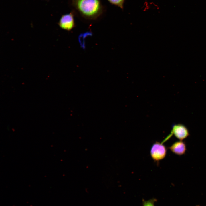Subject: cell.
I'll return each mask as SVG.
<instances>
[{
  "label": "cell",
  "instance_id": "cell-1",
  "mask_svg": "<svg viewBox=\"0 0 206 206\" xmlns=\"http://www.w3.org/2000/svg\"><path fill=\"white\" fill-rule=\"evenodd\" d=\"M71 5L74 13L88 21L98 20L105 11L101 0H71Z\"/></svg>",
  "mask_w": 206,
  "mask_h": 206
},
{
  "label": "cell",
  "instance_id": "cell-2",
  "mask_svg": "<svg viewBox=\"0 0 206 206\" xmlns=\"http://www.w3.org/2000/svg\"><path fill=\"white\" fill-rule=\"evenodd\" d=\"M163 143L157 142L152 146L150 151V155L155 161H158L162 160L166 156L167 149Z\"/></svg>",
  "mask_w": 206,
  "mask_h": 206
},
{
  "label": "cell",
  "instance_id": "cell-3",
  "mask_svg": "<svg viewBox=\"0 0 206 206\" xmlns=\"http://www.w3.org/2000/svg\"><path fill=\"white\" fill-rule=\"evenodd\" d=\"M74 13L72 11L70 13L62 15L58 22L60 27L63 29L70 31L75 27Z\"/></svg>",
  "mask_w": 206,
  "mask_h": 206
},
{
  "label": "cell",
  "instance_id": "cell-4",
  "mask_svg": "<svg viewBox=\"0 0 206 206\" xmlns=\"http://www.w3.org/2000/svg\"><path fill=\"white\" fill-rule=\"evenodd\" d=\"M173 134L177 138L182 140L187 138L189 133L188 129L185 126L181 124H177L172 126V130L169 135L171 136Z\"/></svg>",
  "mask_w": 206,
  "mask_h": 206
},
{
  "label": "cell",
  "instance_id": "cell-5",
  "mask_svg": "<svg viewBox=\"0 0 206 206\" xmlns=\"http://www.w3.org/2000/svg\"><path fill=\"white\" fill-rule=\"evenodd\" d=\"M169 148L173 153L181 155L185 153L186 147L185 143L180 140L174 142L169 147Z\"/></svg>",
  "mask_w": 206,
  "mask_h": 206
},
{
  "label": "cell",
  "instance_id": "cell-6",
  "mask_svg": "<svg viewBox=\"0 0 206 206\" xmlns=\"http://www.w3.org/2000/svg\"><path fill=\"white\" fill-rule=\"evenodd\" d=\"M112 5L117 6L122 9H123L125 0H107Z\"/></svg>",
  "mask_w": 206,
  "mask_h": 206
},
{
  "label": "cell",
  "instance_id": "cell-7",
  "mask_svg": "<svg viewBox=\"0 0 206 206\" xmlns=\"http://www.w3.org/2000/svg\"><path fill=\"white\" fill-rule=\"evenodd\" d=\"M156 200L154 199H150L147 201H144L143 206H154V202Z\"/></svg>",
  "mask_w": 206,
  "mask_h": 206
}]
</instances>
